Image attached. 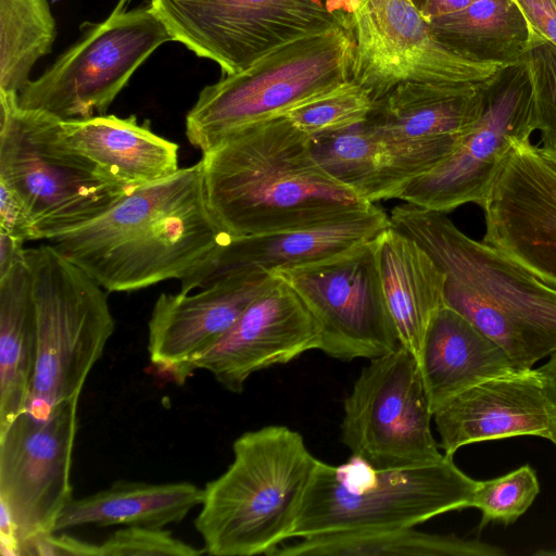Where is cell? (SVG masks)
Instances as JSON below:
<instances>
[{
    "label": "cell",
    "mask_w": 556,
    "mask_h": 556,
    "mask_svg": "<svg viewBox=\"0 0 556 556\" xmlns=\"http://www.w3.org/2000/svg\"><path fill=\"white\" fill-rule=\"evenodd\" d=\"M201 161L208 206L231 238L314 228L375 205L319 166L286 115L227 134Z\"/></svg>",
    "instance_id": "obj_1"
},
{
    "label": "cell",
    "mask_w": 556,
    "mask_h": 556,
    "mask_svg": "<svg viewBox=\"0 0 556 556\" xmlns=\"http://www.w3.org/2000/svg\"><path fill=\"white\" fill-rule=\"evenodd\" d=\"M230 239L208 206L200 160L50 241L105 291L127 292L190 278Z\"/></svg>",
    "instance_id": "obj_2"
},
{
    "label": "cell",
    "mask_w": 556,
    "mask_h": 556,
    "mask_svg": "<svg viewBox=\"0 0 556 556\" xmlns=\"http://www.w3.org/2000/svg\"><path fill=\"white\" fill-rule=\"evenodd\" d=\"M390 219L445 273V305L493 340L516 369L556 353V288L465 235L446 213L407 203L395 206Z\"/></svg>",
    "instance_id": "obj_3"
},
{
    "label": "cell",
    "mask_w": 556,
    "mask_h": 556,
    "mask_svg": "<svg viewBox=\"0 0 556 556\" xmlns=\"http://www.w3.org/2000/svg\"><path fill=\"white\" fill-rule=\"evenodd\" d=\"M232 454L204 488L195 530L213 556L271 555L290 539L319 459L300 432L282 425L242 433Z\"/></svg>",
    "instance_id": "obj_4"
},
{
    "label": "cell",
    "mask_w": 556,
    "mask_h": 556,
    "mask_svg": "<svg viewBox=\"0 0 556 556\" xmlns=\"http://www.w3.org/2000/svg\"><path fill=\"white\" fill-rule=\"evenodd\" d=\"M479 481L445 455L437 463L376 468L351 456L318 460L290 539L412 528L470 507Z\"/></svg>",
    "instance_id": "obj_5"
},
{
    "label": "cell",
    "mask_w": 556,
    "mask_h": 556,
    "mask_svg": "<svg viewBox=\"0 0 556 556\" xmlns=\"http://www.w3.org/2000/svg\"><path fill=\"white\" fill-rule=\"evenodd\" d=\"M61 118L0 91V181L21 200L38 240L101 216L136 190L62 139Z\"/></svg>",
    "instance_id": "obj_6"
},
{
    "label": "cell",
    "mask_w": 556,
    "mask_h": 556,
    "mask_svg": "<svg viewBox=\"0 0 556 556\" xmlns=\"http://www.w3.org/2000/svg\"><path fill=\"white\" fill-rule=\"evenodd\" d=\"M353 45L342 26L267 52L205 86L186 115V136L205 152L227 134L319 98L351 79Z\"/></svg>",
    "instance_id": "obj_7"
},
{
    "label": "cell",
    "mask_w": 556,
    "mask_h": 556,
    "mask_svg": "<svg viewBox=\"0 0 556 556\" xmlns=\"http://www.w3.org/2000/svg\"><path fill=\"white\" fill-rule=\"evenodd\" d=\"M37 313V358L27 413L43 418L79 400L114 333L105 290L52 244L25 248Z\"/></svg>",
    "instance_id": "obj_8"
},
{
    "label": "cell",
    "mask_w": 556,
    "mask_h": 556,
    "mask_svg": "<svg viewBox=\"0 0 556 556\" xmlns=\"http://www.w3.org/2000/svg\"><path fill=\"white\" fill-rule=\"evenodd\" d=\"M173 41L150 3L114 8L88 23L78 40L18 92V104L61 119L103 115L135 72L164 43Z\"/></svg>",
    "instance_id": "obj_9"
},
{
    "label": "cell",
    "mask_w": 556,
    "mask_h": 556,
    "mask_svg": "<svg viewBox=\"0 0 556 556\" xmlns=\"http://www.w3.org/2000/svg\"><path fill=\"white\" fill-rule=\"evenodd\" d=\"M173 41L240 72L273 49L342 26L340 0H150Z\"/></svg>",
    "instance_id": "obj_10"
},
{
    "label": "cell",
    "mask_w": 556,
    "mask_h": 556,
    "mask_svg": "<svg viewBox=\"0 0 556 556\" xmlns=\"http://www.w3.org/2000/svg\"><path fill=\"white\" fill-rule=\"evenodd\" d=\"M534 130L532 83L521 59L502 65L485 81L481 112L453 152L412 180L397 199L442 213L466 203L481 207L515 147Z\"/></svg>",
    "instance_id": "obj_11"
},
{
    "label": "cell",
    "mask_w": 556,
    "mask_h": 556,
    "mask_svg": "<svg viewBox=\"0 0 556 556\" xmlns=\"http://www.w3.org/2000/svg\"><path fill=\"white\" fill-rule=\"evenodd\" d=\"M417 357L399 345L369 359L343 402L341 441L376 468L428 465L444 458Z\"/></svg>",
    "instance_id": "obj_12"
},
{
    "label": "cell",
    "mask_w": 556,
    "mask_h": 556,
    "mask_svg": "<svg viewBox=\"0 0 556 556\" xmlns=\"http://www.w3.org/2000/svg\"><path fill=\"white\" fill-rule=\"evenodd\" d=\"M353 45L351 79L375 101L404 81L479 84L501 67L444 46L412 0H341Z\"/></svg>",
    "instance_id": "obj_13"
},
{
    "label": "cell",
    "mask_w": 556,
    "mask_h": 556,
    "mask_svg": "<svg viewBox=\"0 0 556 556\" xmlns=\"http://www.w3.org/2000/svg\"><path fill=\"white\" fill-rule=\"evenodd\" d=\"M375 239L330 258L273 273L317 320L319 350L342 362L369 361L401 345L381 286Z\"/></svg>",
    "instance_id": "obj_14"
},
{
    "label": "cell",
    "mask_w": 556,
    "mask_h": 556,
    "mask_svg": "<svg viewBox=\"0 0 556 556\" xmlns=\"http://www.w3.org/2000/svg\"><path fill=\"white\" fill-rule=\"evenodd\" d=\"M486 80L404 81L375 101L366 123L387 152V199H397L412 180L453 152L481 112Z\"/></svg>",
    "instance_id": "obj_15"
},
{
    "label": "cell",
    "mask_w": 556,
    "mask_h": 556,
    "mask_svg": "<svg viewBox=\"0 0 556 556\" xmlns=\"http://www.w3.org/2000/svg\"><path fill=\"white\" fill-rule=\"evenodd\" d=\"M78 401L43 418L24 412L0 434V502L10 509L25 548L54 532L73 498L71 471Z\"/></svg>",
    "instance_id": "obj_16"
},
{
    "label": "cell",
    "mask_w": 556,
    "mask_h": 556,
    "mask_svg": "<svg viewBox=\"0 0 556 556\" xmlns=\"http://www.w3.org/2000/svg\"><path fill=\"white\" fill-rule=\"evenodd\" d=\"M481 208L485 243L556 288V167L519 142Z\"/></svg>",
    "instance_id": "obj_17"
},
{
    "label": "cell",
    "mask_w": 556,
    "mask_h": 556,
    "mask_svg": "<svg viewBox=\"0 0 556 556\" xmlns=\"http://www.w3.org/2000/svg\"><path fill=\"white\" fill-rule=\"evenodd\" d=\"M320 328L299 294L276 280L244 309L229 331L190 366L208 371L227 391L241 393L256 371L320 349Z\"/></svg>",
    "instance_id": "obj_18"
},
{
    "label": "cell",
    "mask_w": 556,
    "mask_h": 556,
    "mask_svg": "<svg viewBox=\"0 0 556 556\" xmlns=\"http://www.w3.org/2000/svg\"><path fill=\"white\" fill-rule=\"evenodd\" d=\"M275 280V275L262 270L238 271L198 292L160 294L148 323L152 365L184 384L191 377V364L213 348Z\"/></svg>",
    "instance_id": "obj_19"
},
{
    "label": "cell",
    "mask_w": 556,
    "mask_h": 556,
    "mask_svg": "<svg viewBox=\"0 0 556 556\" xmlns=\"http://www.w3.org/2000/svg\"><path fill=\"white\" fill-rule=\"evenodd\" d=\"M439 445L447 456L463 446L511 437L548 439L551 414L536 369L478 383L452 397L433 414Z\"/></svg>",
    "instance_id": "obj_20"
},
{
    "label": "cell",
    "mask_w": 556,
    "mask_h": 556,
    "mask_svg": "<svg viewBox=\"0 0 556 556\" xmlns=\"http://www.w3.org/2000/svg\"><path fill=\"white\" fill-rule=\"evenodd\" d=\"M391 225L390 216L375 204L366 212L314 228L231 238L197 274L180 281V292H192L232 273L273 274L330 258L375 239Z\"/></svg>",
    "instance_id": "obj_21"
},
{
    "label": "cell",
    "mask_w": 556,
    "mask_h": 556,
    "mask_svg": "<svg viewBox=\"0 0 556 556\" xmlns=\"http://www.w3.org/2000/svg\"><path fill=\"white\" fill-rule=\"evenodd\" d=\"M60 134L75 152L135 189L179 169L178 144L156 135L149 121L140 124L135 115L62 119Z\"/></svg>",
    "instance_id": "obj_22"
},
{
    "label": "cell",
    "mask_w": 556,
    "mask_h": 556,
    "mask_svg": "<svg viewBox=\"0 0 556 556\" xmlns=\"http://www.w3.org/2000/svg\"><path fill=\"white\" fill-rule=\"evenodd\" d=\"M418 363L433 414L460 392L516 369L493 340L447 305L428 325Z\"/></svg>",
    "instance_id": "obj_23"
},
{
    "label": "cell",
    "mask_w": 556,
    "mask_h": 556,
    "mask_svg": "<svg viewBox=\"0 0 556 556\" xmlns=\"http://www.w3.org/2000/svg\"><path fill=\"white\" fill-rule=\"evenodd\" d=\"M375 249L400 344L418 359L428 325L445 305V273L416 240L392 225L375 239Z\"/></svg>",
    "instance_id": "obj_24"
},
{
    "label": "cell",
    "mask_w": 556,
    "mask_h": 556,
    "mask_svg": "<svg viewBox=\"0 0 556 556\" xmlns=\"http://www.w3.org/2000/svg\"><path fill=\"white\" fill-rule=\"evenodd\" d=\"M203 498L204 489L188 481L119 480L96 493L73 497L59 516L54 532L85 526L165 528L181 522Z\"/></svg>",
    "instance_id": "obj_25"
},
{
    "label": "cell",
    "mask_w": 556,
    "mask_h": 556,
    "mask_svg": "<svg viewBox=\"0 0 556 556\" xmlns=\"http://www.w3.org/2000/svg\"><path fill=\"white\" fill-rule=\"evenodd\" d=\"M37 358V313L25 256L0 278V434L26 410Z\"/></svg>",
    "instance_id": "obj_26"
},
{
    "label": "cell",
    "mask_w": 556,
    "mask_h": 556,
    "mask_svg": "<svg viewBox=\"0 0 556 556\" xmlns=\"http://www.w3.org/2000/svg\"><path fill=\"white\" fill-rule=\"evenodd\" d=\"M429 23L451 50L500 66L520 61L532 35L516 0H453L444 15Z\"/></svg>",
    "instance_id": "obj_27"
},
{
    "label": "cell",
    "mask_w": 556,
    "mask_h": 556,
    "mask_svg": "<svg viewBox=\"0 0 556 556\" xmlns=\"http://www.w3.org/2000/svg\"><path fill=\"white\" fill-rule=\"evenodd\" d=\"M506 552L455 534L418 531L415 527L303 538L278 547L276 556H502Z\"/></svg>",
    "instance_id": "obj_28"
},
{
    "label": "cell",
    "mask_w": 556,
    "mask_h": 556,
    "mask_svg": "<svg viewBox=\"0 0 556 556\" xmlns=\"http://www.w3.org/2000/svg\"><path fill=\"white\" fill-rule=\"evenodd\" d=\"M309 147L319 166L361 198L370 203L387 199V152L366 122L311 136Z\"/></svg>",
    "instance_id": "obj_29"
},
{
    "label": "cell",
    "mask_w": 556,
    "mask_h": 556,
    "mask_svg": "<svg viewBox=\"0 0 556 556\" xmlns=\"http://www.w3.org/2000/svg\"><path fill=\"white\" fill-rule=\"evenodd\" d=\"M55 37L48 0H0V91L18 93Z\"/></svg>",
    "instance_id": "obj_30"
},
{
    "label": "cell",
    "mask_w": 556,
    "mask_h": 556,
    "mask_svg": "<svg viewBox=\"0 0 556 556\" xmlns=\"http://www.w3.org/2000/svg\"><path fill=\"white\" fill-rule=\"evenodd\" d=\"M375 100L352 79L330 92L288 111L285 115L307 136L344 129L369 117Z\"/></svg>",
    "instance_id": "obj_31"
},
{
    "label": "cell",
    "mask_w": 556,
    "mask_h": 556,
    "mask_svg": "<svg viewBox=\"0 0 556 556\" xmlns=\"http://www.w3.org/2000/svg\"><path fill=\"white\" fill-rule=\"evenodd\" d=\"M539 492L536 472L527 464L504 476L479 481L470 507L481 511V527L490 522L510 525L528 510Z\"/></svg>",
    "instance_id": "obj_32"
},
{
    "label": "cell",
    "mask_w": 556,
    "mask_h": 556,
    "mask_svg": "<svg viewBox=\"0 0 556 556\" xmlns=\"http://www.w3.org/2000/svg\"><path fill=\"white\" fill-rule=\"evenodd\" d=\"M521 59L532 83L534 129L541 132V140H556V46L532 29Z\"/></svg>",
    "instance_id": "obj_33"
},
{
    "label": "cell",
    "mask_w": 556,
    "mask_h": 556,
    "mask_svg": "<svg viewBox=\"0 0 556 556\" xmlns=\"http://www.w3.org/2000/svg\"><path fill=\"white\" fill-rule=\"evenodd\" d=\"M204 548L176 538L164 528L129 526L98 543V556H199Z\"/></svg>",
    "instance_id": "obj_34"
},
{
    "label": "cell",
    "mask_w": 556,
    "mask_h": 556,
    "mask_svg": "<svg viewBox=\"0 0 556 556\" xmlns=\"http://www.w3.org/2000/svg\"><path fill=\"white\" fill-rule=\"evenodd\" d=\"M0 230L26 242L38 240L34 223L18 197L0 181Z\"/></svg>",
    "instance_id": "obj_35"
},
{
    "label": "cell",
    "mask_w": 556,
    "mask_h": 556,
    "mask_svg": "<svg viewBox=\"0 0 556 556\" xmlns=\"http://www.w3.org/2000/svg\"><path fill=\"white\" fill-rule=\"evenodd\" d=\"M24 555L43 556H98V543L74 538L64 532H52L33 541Z\"/></svg>",
    "instance_id": "obj_36"
},
{
    "label": "cell",
    "mask_w": 556,
    "mask_h": 556,
    "mask_svg": "<svg viewBox=\"0 0 556 556\" xmlns=\"http://www.w3.org/2000/svg\"><path fill=\"white\" fill-rule=\"evenodd\" d=\"M529 25L556 46V0H516Z\"/></svg>",
    "instance_id": "obj_37"
},
{
    "label": "cell",
    "mask_w": 556,
    "mask_h": 556,
    "mask_svg": "<svg viewBox=\"0 0 556 556\" xmlns=\"http://www.w3.org/2000/svg\"><path fill=\"white\" fill-rule=\"evenodd\" d=\"M536 370L542 378L544 392L549 403L551 426L547 440L556 446V353L552 354L548 361Z\"/></svg>",
    "instance_id": "obj_38"
},
{
    "label": "cell",
    "mask_w": 556,
    "mask_h": 556,
    "mask_svg": "<svg viewBox=\"0 0 556 556\" xmlns=\"http://www.w3.org/2000/svg\"><path fill=\"white\" fill-rule=\"evenodd\" d=\"M0 552L2 556H22V545L13 516L0 502Z\"/></svg>",
    "instance_id": "obj_39"
},
{
    "label": "cell",
    "mask_w": 556,
    "mask_h": 556,
    "mask_svg": "<svg viewBox=\"0 0 556 556\" xmlns=\"http://www.w3.org/2000/svg\"><path fill=\"white\" fill-rule=\"evenodd\" d=\"M24 241L0 230V278L25 256Z\"/></svg>",
    "instance_id": "obj_40"
},
{
    "label": "cell",
    "mask_w": 556,
    "mask_h": 556,
    "mask_svg": "<svg viewBox=\"0 0 556 556\" xmlns=\"http://www.w3.org/2000/svg\"><path fill=\"white\" fill-rule=\"evenodd\" d=\"M540 143L539 152L556 167V140H541Z\"/></svg>",
    "instance_id": "obj_41"
},
{
    "label": "cell",
    "mask_w": 556,
    "mask_h": 556,
    "mask_svg": "<svg viewBox=\"0 0 556 556\" xmlns=\"http://www.w3.org/2000/svg\"><path fill=\"white\" fill-rule=\"evenodd\" d=\"M131 1L134 0H118L114 8L125 10Z\"/></svg>",
    "instance_id": "obj_42"
},
{
    "label": "cell",
    "mask_w": 556,
    "mask_h": 556,
    "mask_svg": "<svg viewBox=\"0 0 556 556\" xmlns=\"http://www.w3.org/2000/svg\"><path fill=\"white\" fill-rule=\"evenodd\" d=\"M535 555L556 556V549H552V551L542 549V551L536 552Z\"/></svg>",
    "instance_id": "obj_43"
},
{
    "label": "cell",
    "mask_w": 556,
    "mask_h": 556,
    "mask_svg": "<svg viewBox=\"0 0 556 556\" xmlns=\"http://www.w3.org/2000/svg\"><path fill=\"white\" fill-rule=\"evenodd\" d=\"M414 2V4L421 11V9L424 8L425 3H426V0H412Z\"/></svg>",
    "instance_id": "obj_44"
}]
</instances>
